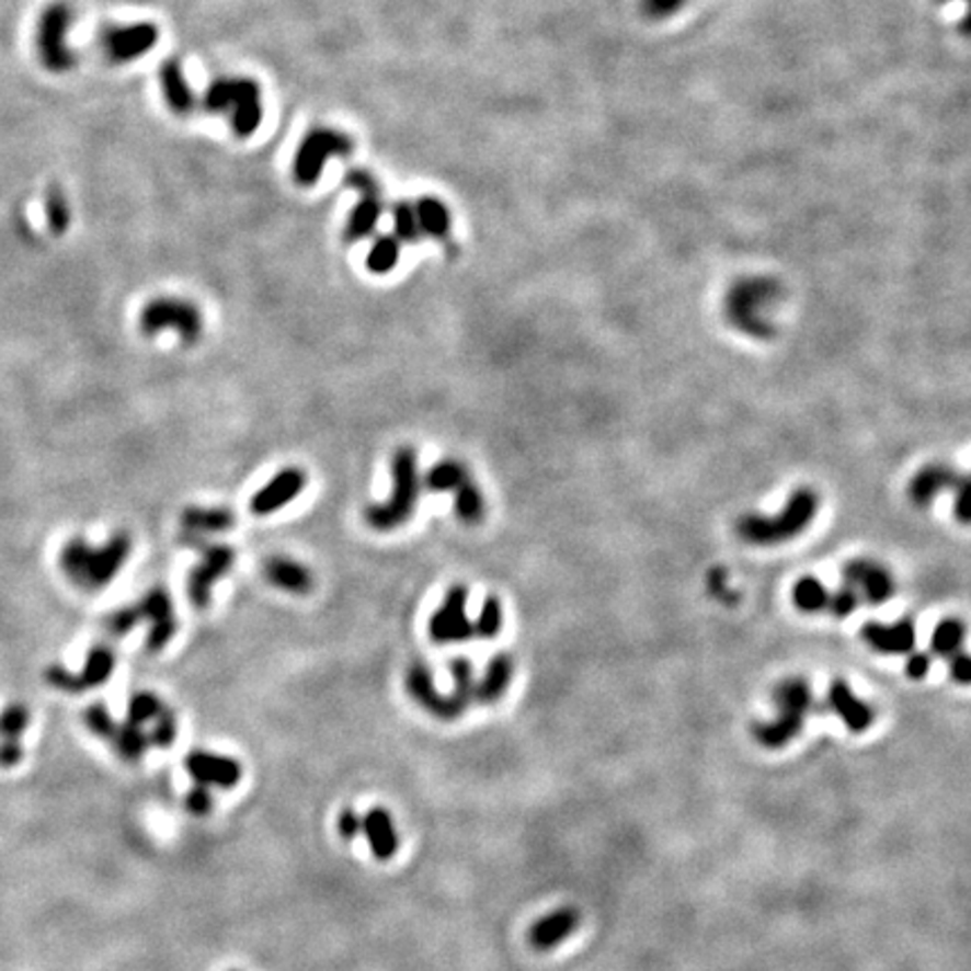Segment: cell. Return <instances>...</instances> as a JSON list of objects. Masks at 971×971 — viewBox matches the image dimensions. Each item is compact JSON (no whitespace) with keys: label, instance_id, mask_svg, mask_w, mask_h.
I'll return each mask as SVG.
<instances>
[{"label":"cell","instance_id":"6da1fadb","mask_svg":"<svg viewBox=\"0 0 971 971\" xmlns=\"http://www.w3.org/2000/svg\"><path fill=\"white\" fill-rule=\"evenodd\" d=\"M819 513V495L803 486L793 491L776 515L746 513L738 517L735 534L742 542L756 547H776L799 538Z\"/></svg>","mask_w":971,"mask_h":971},{"label":"cell","instance_id":"7a4b0ae2","mask_svg":"<svg viewBox=\"0 0 971 971\" xmlns=\"http://www.w3.org/2000/svg\"><path fill=\"white\" fill-rule=\"evenodd\" d=\"M782 284L767 275H749L738 279L724 297V316L740 333L767 340L774 335L772 313L780 304Z\"/></svg>","mask_w":971,"mask_h":971},{"label":"cell","instance_id":"3957f363","mask_svg":"<svg viewBox=\"0 0 971 971\" xmlns=\"http://www.w3.org/2000/svg\"><path fill=\"white\" fill-rule=\"evenodd\" d=\"M423 477L419 470V455L412 446H401L391 455V495L385 502H372L365 509V522L374 532L389 534L410 522L416 513Z\"/></svg>","mask_w":971,"mask_h":971},{"label":"cell","instance_id":"277c9868","mask_svg":"<svg viewBox=\"0 0 971 971\" xmlns=\"http://www.w3.org/2000/svg\"><path fill=\"white\" fill-rule=\"evenodd\" d=\"M772 704L776 716L772 720L754 724L752 733L761 746L782 749L806 727V718L814 706L812 686L803 677L780 679L772 690Z\"/></svg>","mask_w":971,"mask_h":971},{"label":"cell","instance_id":"5b68a950","mask_svg":"<svg viewBox=\"0 0 971 971\" xmlns=\"http://www.w3.org/2000/svg\"><path fill=\"white\" fill-rule=\"evenodd\" d=\"M203 108L228 115L235 136L250 138L263 119L261 85L248 77H218L207 85Z\"/></svg>","mask_w":971,"mask_h":971},{"label":"cell","instance_id":"8992f818","mask_svg":"<svg viewBox=\"0 0 971 971\" xmlns=\"http://www.w3.org/2000/svg\"><path fill=\"white\" fill-rule=\"evenodd\" d=\"M130 551V540L124 534H117L108 540L102 549L85 547V545H70L64 553V567L83 587H102L113 581L119 567L126 562Z\"/></svg>","mask_w":971,"mask_h":971},{"label":"cell","instance_id":"52a82bcc","mask_svg":"<svg viewBox=\"0 0 971 971\" xmlns=\"http://www.w3.org/2000/svg\"><path fill=\"white\" fill-rule=\"evenodd\" d=\"M353 140L344 134V130L320 126L308 130L306 138L301 140L295 162H293V175L301 187H313L331 158H349L353 153Z\"/></svg>","mask_w":971,"mask_h":971},{"label":"cell","instance_id":"ba28073f","mask_svg":"<svg viewBox=\"0 0 971 971\" xmlns=\"http://www.w3.org/2000/svg\"><path fill=\"white\" fill-rule=\"evenodd\" d=\"M75 23V12L68 3H53L38 19L36 50L41 64L53 72H68L77 66V53L70 48L68 32Z\"/></svg>","mask_w":971,"mask_h":971},{"label":"cell","instance_id":"9c48e42d","mask_svg":"<svg viewBox=\"0 0 971 971\" xmlns=\"http://www.w3.org/2000/svg\"><path fill=\"white\" fill-rule=\"evenodd\" d=\"M203 313L201 308L181 297H156L140 313V329L147 335L160 331H175L185 344H194L203 335Z\"/></svg>","mask_w":971,"mask_h":971},{"label":"cell","instance_id":"30bf717a","mask_svg":"<svg viewBox=\"0 0 971 971\" xmlns=\"http://www.w3.org/2000/svg\"><path fill=\"white\" fill-rule=\"evenodd\" d=\"M405 690L414 699V704H419L423 711H427L438 722H457L472 704L455 690L448 695L438 693L434 675L425 661H412L405 673Z\"/></svg>","mask_w":971,"mask_h":971},{"label":"cell","instance_id":"8fae6325","mask_svg":"<svg viewBox=\"0 0 971 971\" xmlns=\"http://www.w3.org/2000/svg\"><path fill=\"white\" fill-rule=\"evenodd\" d=\"M468 594L466 585L457 583L448 587L444 603L436 607L427 624V635L434 643H464L475 637V626L466 612Z\"/></svg>","mask_w":971,"mask_h":971},{"label":"cell","instance_id":"7c38bea8","mask_svg":"<svg viewBox=\"0 0 971 971\" xmlns=\"http://www.w3.org/2000/svg\"><path fill=\"white\" fill-rule=\"evenodd\" d=\"M158 43V27L153 23H130V25H111L100 32V48L111 64H130L147 53H151Z\"/></svg>","mask_w":971,"mask_h":971},{"label":"cell","instance_id":"4fadbf2b","mask_svg":"<svg viewBox=\"0 0 971 971\" xmlns=\"http://www.w3.org/2000/svg\"><path fill=\"white\" fill-rule=\"evenodd\" d=\"M844 587H848L859 603L881 605L895 594L891 571L870 558H855L844 567Z\"/></svg>","mask_w":971,"mask_h":971},{"label":"cell","instance_id":"5bb4252c","mask_svg":"<svg viewBox=\"0 0 971 971\" xmlns=\"http://www.w3.org/2000/svg\"><path fill=\"white\" fill-rule=\"evenodd\" d=\"M237 551L228 545H207L203 547V560L192 569L187 592L190 601L196 607H207L212 598V587L226 576L235 567Z\"/></svg>","mask_w":971,"mask_h":971},{"label":"cell","instance_id":"9a60e30c","mask_svg":"<svg viewBox=\"0 0 971 971\" xmlns=\"http://www.w3.org/2000/svg\"><path fill=\"white\" fill-rule=\"evenodd\" d=\"M306 472L299 466H288L279 470L271 481H266L250 500V513L266 517L282 509H286L290 502H295L301 491L306 489Z\"/></svg>","mask_w":971,"mask_h":971},{"label":"cell","instance_id":"2e32d148","mask_svg":"<svg viewBox=\"0 0 971 971\" xmlns=\"http://www.w3.org/2000/svg\"><path fill=\"white\" fill-rule=\"evenodd\" d=\"M185 767L194 782L205 787H218V789H232L243 778V767L237 758L205 752V749H194L187 754Z\"/></svg>","mask_w":971,"mask_h":971},{"label":"cell","instance_id":"e0dca14e","mask_svg":"<svg viewBox=\"0 0 971 971\" xmlns=\"http://www.w3.org/2000/svg\"><path fill=\"white\" fill-rule=\"evenodd\" d=\"M581 924L583 915L579 909L560 906L536 919L526 934V940L536 951H551L576 934L581 929Z\"/></svg>","mask_w":971,"mask_h":971},{"label":"cell","instance_id":"ac0fdd59","mask_svg":"<svg viewBox=\"0 0 971 971\" xmlns=\"http://www.w3.org/2000/svg\"><path fill=\"white\" fill-rule=\"evenodd\" d=\"M825 709L834 713L853 733H864L875 722V709L864 701L848 682L834 679L825 693Z\"/></svg>","mask_w":971,"mask_h":971},{"label":"cell","instance_id":"d6986e66","mask_svg":"<svg viewBox=\"0 0 971 971\" xmlns=\"http://www.w3.org/2000/svg\"><path fill=\"white\" fill-rule=\"evenodd\" d=\"M266 583L293 596H308L316 587L313 571L288 556H269L261 564Z\"/></svg>","mask_w":971,"mask_h":971},{"label":"cell","instance_id":"ffe728a7","mask_svg":"<svg viewBox=\"0 0 971 971\" xmlns=\"http://www.w3.org/2000/svg\"><path fill=\"white\" fill-rule=\"evenodd\" d=\"M138 612H140V619L151 621V630H149V637H147V648L151 652L162 650L171 641V637L175 635V628H179V626H175V619H173V605H171L169 594L164 590H160V587L151 590L140 601Z\"/></svg>","mask_w":971,"mask_h":971},{"label":"cell","instance_id":"44dd1931","mask_svg":"<svg viewBox=\"0 0 971 971\" xmlns=\"http://www.w3.org/2000/svg\"><path fill=\"white\" fill-rule=\"evenodd\" d=\"M958 470L949 464H926L909 481V498L915 506L929 509L945 491H951Z\"/></svg>","mask_w":971,"mask_h":971},{"label":"cell","instance_id":"7402d4cb","mask_svg":"<svg viewBox=\"0 0 971 971\" xmlns=\"http://www.w3.org/2000/svg\"><path fill=\"white\" fill-rule=\"evenodd\" d=\"M363 834L369 844L372 855L378 861H389L401 848V836L387 808L376 806L363 816Z\"/></svg>","mask_w":971,"mask_h":971},{"label":"cell","instance_id":"603a6c76","mask_svg":"<svg viewBox=\"0 0 971 971\" xmlns=\"http://www.w3.org/2000/svg\"><path fill=\"white\" fill-rule=\"evenodd\" d=\"M861 639L875 652L881 654H906L915 648V628L909 619H900L893 624L870 621L861 628Z\"/></svg>","mask_w":971,"mask_h":971},{"label":"cell","instance_id":"cb8c5ba5","mask_svg":"<svg viewBox=\"0 0 971 971\" xmlns=\"http://www.w3.org/2000/svg\"><path fill=\"white\" fill-rule=\"evenodd\" d=\"M513 675H515L513 656L509 652H498L489 664H486V671L475 686V701L483 706L498 704L509 693Z\"/></svg>","mask_w":971,"mask_h":971},{"label":"cell","instance_id":"d4e9b609","mask_svg":"<svg viewBox=\"0 0 971 971\" xmlns=\"http://www.w3.org/2000/svg\"><path fill=\"white\" fill-rule=\"evenodd\" d=\"M158 79H160L164 102L175 115H190L196 108L194 91L185 77L183 64L179 59H167L160 66Z\"/></svg>","mask_w":971,"mask_h":971},{"label":"cell","instance_id":"484cf974","mask_svg":"<svg viewBox=\"0 0 971 971\" xmlns=\"http://www.w3.org/2000/svg\"><path fill=\"white\" fill-rule=\"evenodd\" d=\"M358 203L349 212L342 239L346 243H356L374 235L378 220L382 216V190L380 192H363L358 194Z\"/></svg>","mask_w":971,"mask_h":971},{"label":"cell","instance_id":"4316f807","mask_svg":"<svg viewBox=\"0 0 971 971\" xmlns=\"http://www.w3.org/2000/svg\"><path fill=\"white\" fill-rule=\"evenodd\" d=\"M181 522L190 536L226 534L237 524V515L226 506H187Z\"/></svg>","mask_w":971,"mask_h":971},{"label":"cell","instance_id":"83f0119b","mask_svg":"<svg viewBox=\"0 0 971 971\" xmlns=\"http://www.w3.org/2000/svg\"><path fill=\"white\" fill-rule=\"evenodd\" d=\"M414 212L421 237H430L436 241H446L450 237L453 216L444 201H438L436 196H421L414 203Z\"/></svg>","mask_w":971,"mask_h":971},{"label":"cell","instance_id":"f1b7e54d","mask_svg":"<svg viewBox=\"0 0 971 971\" xmlns=\"http://www.w3.org/2000/svg\"><path fill=\"white\" fill-rule=\"evenodd\" d=\"M470 477V470L457 459H441L423 475V489L430 493H455Z\"/></svg>","mask_w":971,"mask_h":971},{"label":"cell","instance_id":"f546056e","mask_svg":"<svg viewBox=\"0 0 971 971\" xmlns=\"http://www.w3.org/2000/svg\"><path fill=\"white\" fill-rule=\"evenodd\" d=\"M832 590H827L819 579L806 576L791 590L793 605L806 614H827Z\"/></svg>","mask_w":971,"mask_h":971},{"label":"cell","instance_id":"4dcf8cb0","mask_svg":"<svg viewBox=\"0 0 971 971\" xmlns=\"http://www.w3.org/2000/svg\"><path fill=\"white\" fill-rule=\"evenodd\" d=\"M113 742H115V749H117L119 758L126 761V763L142 761L149 744H151L149 735L142 731V727L128 722V720L117 727V731L113 735Z\"/></svg>","mask_w":971,"mask_h":971},{"label":"cell","instance_id":"1f68e13d","mask_svg":"<svg viewBox=\"0 0 971 971\" xmlns=\"http://www.w3.org/2000/svg\"><path fill=\"white\" fill-rule=\"evenodd\" d=\"M455 515L468 526L481 524L486 517V500L472 477H468L455 491Z\"/></svg>","mask_w":971,"mask_h":971},{"label":"cell","instance_id":"d6a6232c","mask_svg":"<svg viewBox=\"0 0 971 971\" xmlns=\"http://www.w3.org/2000/svg\"><path fill=\"white\" fill-rule=\"evenodd\" d=\"M401 241L393 235L378 237L367 252V269L374 275H389L401 261Z\"/></svg>","mask_w":971,"mask_h":971},{"label":"cell","instance_id":"836d02e7","mask_svg":"<svg viewBox=\"0 0 971 971\" xmlns=\"http://www.w3.org/2000/svg\"><path fill=\"white\" fill-rule=\"evenodd\" d=\"M964 635H967V628L962 621H958V619L940 621L932 635V652L943 659H951L956 652L962 650Z\"/></svg>","mask_w":971,"mask_h":971},{"label":"cell","instance_id":"e575fe53","mask_svg":"<svg viewBox=\"0 0 971 971\" xmlns=\"http://www.w3.org/2000/svg\"><path fill=\"white\" fill-rule=\"evenodd\" d=\"M475 637L479 639H495L502 632L504 626V607L498 596H486L481 603V609L477 619L472 621Z\"/></svg>","mask_w":971,"mask_h":971},{"label":"cell","instance_id":"d590c367","mask_svg":"<svg viewBox=\"0 0 971 971\" xmlns=\"http://www.w3.org/2000/svg\"><path fill=\"white\" fill-rule=\"evenodd\" d=\"M391 224H393V237L401 243H419L421 230L414 212V203L399 201L391 205Z\"/></svg>","mask_w":971,"mask_h":971},{"label":"cell","instance_id":"8d00e7d4","mask_svg":"<svg viewBox=\"0 0 971 971\" xmlns=\"http://www.w3.org/2000/svg\"><path fill=\"white\" fill-rule=\"evenodd\" d=\"M164 709V704L153 693H136L128 701V722L134 724H147L153 722Z\"/></svg>","mask_w":971,"mask_h":971},{"label":"cell","instance_id":"74e56055","mask_svg":"<svg viewBox=\"0 0 971 971\" xmlns=\"http://www.w3.org/2000/svg\"><path fill=\"white\" fill-rule=\"evenodd\" d=\"M450 677H453V682H455V688H453V690H455L457 695L466 697L468 701H475V686H477V679H475L472 661L466 659V656H457V659H453V661H450Z\"/></svg>","mask_w":971,"mask_h":971},{"label":"cell","instance_id":"f35d334b","mask_svg":"<svg viewBox=\"0 0 971 971\" xmlns=\"http://www.w3.org/2000/svg\"><path fill=\"white\" fill-rule=\"evenodd\" d=\"M686 5V0H639V12L646 21L661 23L677 16Z\"/></svg>","mask_w":971,"mask_h":971},{"label":"cell","instance_id":"ab89813d","mask_svg":"<svg viewBox=\"0 0 971 971\" xmlns=\"http://www.w3.org/2000/svg\"><path fill=\"white\" fill-rule=\"evenodd\" d=\"M175 733H179V720H175L173 711L167 709V706H164L162 713L153 720V729H151V733H149V742H151L153 746L167 749V746L173 744Z\"/></svg>","mask_w":971,"mask_h":971},{"label":"cell","instance_id":"60d3db41","mask_svg":"<svg viewBox=\"0 0 971 971\" xmlns=\"http://www.w3.org/2000/svg\"><path fill=\"white\" fill-rule=\"evenodd\" d=\"M953 495V515L960 524H971V475L958 472V479L951 489Z\"/></svg>","mask_w":971,"mask_h":971},{"label":"cell","instance_id":"b9f144b4","mask_svg":"<svg viewBox=\"0 0 971 971\" xmlns=\"http://www.w3.org/2000/svg\"><path fill=\"white\" fill-rule=\"evenodd\" d=\"M27 720L30 718H27V711L23 709V706H10V709L0 716V733L5 735V740L19 742L21 733L27 727Z\"/></svg>","mask_w":971,"mask_h":971},{"label":"cell","instance_id":"7bdbcfd3","mask_svg":"<svg viewBox=\"0 0 971 971\" xmlns=\"http://www.w3.org/2000/svg\"><path fill=\"white\" fill-rule=\"evenodd\" d=\"M185 808L190 814L194 816H207L214 810V797L212 789L205 785H194L187 793H185Z\"/></svg>","mask_w":971,"mask_h":971},{"label":"cell","instance_id":"ee69618b","mask_svg":"<svg viewBox=\"0 0 971 971\" xmlns=\"http://www.w3.org/2000/svg\"><path fill=\"white\" fill-rule=\"evenodd\" d=\"M859 605H861L859 598L848 587L842 585L838 590H832L827 614L836 616V619H846V616H850Z\"/></svg>","mask_w":971,"mask_h":971},{"label":"cell","instance_id":"f6af8a7d","mask_svg":"<svg viewBox=\"0 0 971 971\" xmlns=\"http://www.w3.org/2000/svg\"><path fill=\"white\" fill-rule=\"evenodd\" d=\"M338 834L344 838V842H353L363 834V816L358 814L356 808H344L338 814Z\"/></svg>","mask_w":971,"mask_h":971},{"label":"cell","instance_id":"bcb514c9","mask_svg":"<svg viewBox=\"0 0 971 971\" xmlns=\"http://www.w3.org/2000/svg\"><path fill=\"white\" fill-rule=\"evenodd\" d=\"M344 185L351 187V190H356L358 194H363V192H380L378 179H376L374 173H369L367 169H351L344 175Z\"/></svg>","mask_w":971,"mask_h":971},{"label":"cell","instance_id":"7dc6e473","mask_svg":"<svg viewBox=\"0 0 971 971\" xmlns=\"http://www.w3.org/2000/svg\"><path fill=\"white\" fill-rule=\"evenodd\" d=\"M949 675L960 686H971V654L960 650L951 659H947Z\"/></svg>","mask_w":971,"mask_h":971},{"label":"cell","instance_id":"c3c4849f","mask_svg":"<svg viewBox=\"0 0 971 971\" xmlns=\"http://www.w3.org/2000/svg\"><path fill=\"white\" fill-rule=\"evenodd\" d=\"M48 216H50V224L55 230H64L68 226L70 212H68V203L59 190H55L48 196Z\"/></svg>","mask_w":971,"mask_h":971},{"label":"cell","instance_id":"681fc988","mask_svg":"<svg viewBox=\"0 0 971 971\" xmlns=\"http://www.w3.org/2000/svg\"><path fill=\"white\" fill-rule=\"evenodd\" d=\"M929 671H932V656L926 654V652H922V650L911 652V656L906 661V675L911 679H922V677H926V673H929Z\"/></svg>","mask_w":971,"mask_h":971},{"label":"cell","instance_id":"f907efd6","mask_svg":"<svg viewBox=\"0 0 971 971\" xmlns=\"http://www.w3.org/2000/svg\"><path fill=\"white\" fill-rule=\"evenodd\" d=\"M934 3H938V5H953V3H958V8L962 10L958 30H960L962 36L971 38V0H934Z\"/></svg>","mask_w":971,"mask_h":971},{"label":"cell","instance_id":"816d5d0a","mask_svg":"<svg viewBox=\"0 0 971 971\" xmlns=\"http://www.w3.org/2000/svg\"><path fill=\"white\" fill-rule=\"evenodd\" d=\"M232 971H239V969H232Z\"/></svg>","mask_w":971,"mask_h":971}]
</instances>
